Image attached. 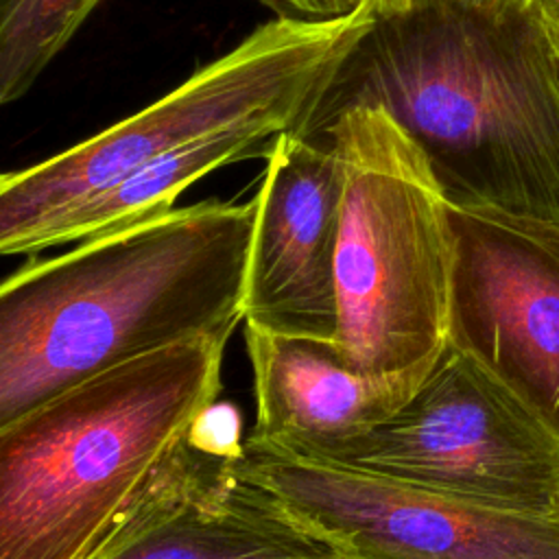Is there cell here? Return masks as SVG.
Segmentation results:
<instances>
[{"label":"cell","instance_id":"3957f363","mask_svg":"<svg viewBox=\"0 0 559 559\" xmlns=\"http://www.w3.org/2000/svg\"><path fill=\"white\" fill-rule=\"evenodd\" d=\"M229 336L122 362L0 426V559H87L216 404Z\"/></svg>","mask_w":559,"mask_h":559},{"label":"cell","instance_id":"d6986e66","mask_svg":"<svg viewBox=\"0 0 559 559\" xmlns=\"http://www.w3.org/2000/svg\"><path fill=\"white\" fill-rule=\"evenodd\" d=\"M365 2H369V4H371V7H373V0H365Z\"/></svg>","mask_w":559,"mask_h":559},{"label":"cell","instance_id":"277c9868","mask_svg":"<svg viewBox=\"0 0 559 559\" xmlns=\"http://www.w3.org/2000/svg\"><path fill=\"white\" fill-rule=\"evenodd\" d=\"M376 20L280 15L159 100L109 129L0 177V253H39L48 234L146 162L205 135L264 124L308 133L343 63Z\"/></svg>","mask_w":559,"mask_h":559},{"label":"cell","instance_id":"5bb4252c","mask_svg":"<svg viewBox=\"0 0 559 559\" xmlns=\"http://www.w3.org/2000/svg\"><path fill=\"white\" fill-rule=\"evenodd\" d=\"M360 4H365V0H280V15L338 17Z\"/></svg>","mask_w":559,"mask_h":559},{"label":"cell","instance_id":"9c48e42d","mask_svg":"<svg viewBox=\"0 0 559 559\" xmlns=\"http://www.w3.org/2000/svg\"><path fill=\"white\" fill-rule=\"evenodd\" d=\"M448 345L559 435V221L448 203Z\"/></svg>","mask_w":559,"mask_h":559},{"label":"cell","instance_id":"6da1fadb","mask_svg":"<svg viewBox=\"0 0 559 559\" xmlns=\"http://www.w3.org/2000/svg\"><path fill=\"white\" fill-rule=\"evenodd\" d=\"M356 105L411 135L448 203L559 221V46L537 4L413 0L376 13L308 135Z\"/></svg>","mask_w":559,"mask_h":559},{"label":"cell","instance_id":"5b68a950","mask_svg":"<svg viewBox=\"0 0 559 559\" xmlns=\"http://www.w3.org/2000/svg\"><path fill=\"white\" fill-rule=\"evenodd\" d=\"M317 135L345 173L334 343L360 373L432 367L448 347V199L421 148L380 107H349Z\"/></svg>","mask_w":559,"mask_h":559},{"label":"cell","instance_id":"7c38bea8","mask_svg":"<svg viewBox=\"0 0 559 559\" xmlns=\"http://www.w3.org/2000/svg\"><path fill=\"white\" fill-rule=\"evenodd\" d=\"M277 135L282 133L264 124H242L173 148L68 214L48 234L44 249L94 240L162 216L175 207L186 188L212 170L240 159L266 157Z\"/></svg>","mask_w":559,"mask_h":559},{"label":"cell","instance_id":"e0dca14e","mask_svg":"<svg viewBox=\"0 0 559 559\" xmlns=\"http://www.w3.org/2000/svg\"><path fill=\"white\" fill-rule=\"evenodd\" d=\"M413 0H373V9L376 13H393V11H400V9H406Z\"/></svg>","mask_w":559,"mask_h":559},{"label":"cell","instance_id":"7a4b0ae2","mask_svg":"<svg viewBox=\"0 0 559 559\" xmlns=\"http://www.w3.org/2000/svg\"><path fill=\"white\" fill-rule=\"evenodd\" d=\"M255 203L203 201L28 260L0 286V426L111 367L242 321Z\"/></svg>","mask_w":559,"mask_h":559},{"label":"cell","instance_id":"9a60e30c","mask_svg":"<svg viewBox=\"0 0 559 559\" xmlns=\"http://www.w3.org/2000/svg\"><path fill=\"white\" fill-rule=\"evenodd\" d=\"M535 4L539 7L542 17L546 20L550 35L555 37V41L559 46V0H535Z\"/></svg>","mask_w":559,"mask_h":559},{"label":"cell","instance_id":"4fadbf2b","mask_svg":"<svg viewBox=\"0 0 559 559\" xmlns=\"http://www.w3.org/2000/svg\"><path fill=\"white\" fill-rule=\"evenodd\" d=\"M103 0H0V103L22 98Z\"/></svg>","mask_w":559,"mask_h":559},{"label":"cell","instance_id":"52a82bcc","mask_svg":"<svg viewBox=\"0 0 559 559\" xmlns=\"http://www.w3.org/2000/svg\"><path fill=\"white\" fill-rule=\"evenodd\" d=\"M236 463L354 559H559V518L476 504L255 435Z\"/></svg>","mask_w":559,"mask_h":559},{"label":"cell","instance_id":"2e32d148","mask_svg":"<svg viewBox=\"0 0 559 559\" xmlns=\"http://www.w3.org/2000/svg\"><path fill=\"white\" fill-rule=\"evenodd\" d=\"M487 9H496V11H515V9H528L535 4V0H467Z\"/></svg>","mask_w":559,"mask_h":559},{"label":"cell","instance_id":"8992f818","mask_svg":"<svg viewBox=\"0 0 559 559\" xmlns=\"http://www.w3.org/2000/svg\"><path fill=\"white\" fill-rule=\"evenodd\" d=\"M312 459L493 509L559 518V435L452 345L393 417Z\"/></svg>","mask_w":559,"mask_h":559},{"label":"cell","instance_id":"ac0fdd59","mask_svg":"<svg viewBox=\"0 0 559 559\" xmlns=\"http://www.w3.org/2000/svg\"><path fill=\"white\" fill-rule=\"evenodd\" d=\"M258 2H262V4H266V7H271V9H275V11H280V0H258Z\"/></svg>","mask_w":559,"mask_h":559},{"label":"cell","instance_id":"30bf717a","mask_svg":"<svg viewBox=\"0 0 559 559\" xmlns=\"http://www.w3.org/2000/svg\"><path fill=\"white\" fill-rule=\"evenodd\" d=\"M345 173L325 135L286 131L262 173L242 321L275 334L334 341L336 247Z\"/></svg>","mask_w":559,"mask_h":559},{"label":"cell","instance_id":"ba28073f","mask_svg":"<svg viewBox=\"0 0 559 559\" xmlns=\"http://www.w3.org/2000/svg\"><path fill=\"white\" fill-rule=\"evenodd\" d=\"M242 441L214 404L87 559H354L240 472Z\"/></svg>","mask_w":559,"mask_h":559},{"label":"cell","instance_id":"8fae6325","mask_svg":"<svg viewBox=\"0 0 559 559\" xmlns=\"http://www.w3.org/2000/svg\"><path fill=\"white\" fill-rule=\"evenodd\" d=\"M253 371L251 435L314 456L393 417L432 367L391 376L354 369L334 341L275 334L245 323Z\"/></svg>","mask_w":559,"mask_h":559}]
</instances>
